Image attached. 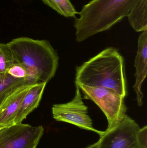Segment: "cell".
Masks as SVG:
<instances>
[{"mask_svg": "<svg viewBox=\"0 0 147 148\" xmlns=\"http://www.w3.org/2000/svg\"><path fill=\"white\" fill-rule=\"evenodd\" d=\"M124 60L115 49H105L77 69L76 85L104 87L127 94Z\"/></svg>", "mask_w": 147, "mask_h": 148, "instance_id": "cell-1", "label": "cell"}, {"mask_svg": "<svg viewBox=\"0 0 147 148\" xmlns=\"http://www.w3.org/2000/svg\"><path fill=\"white\" fill-rule=\"evenodd\" d=\"M18 64L25 68L36 83L49 82L56 74L58 56L47 40L21 37L7 43Z\"/></svg>", "mask_w": 147, "mask_h": 148, "instance_id": "cell-2", "label": "cell"}, {"mask_svg": "<svg viewBox=\"0 0 147 148\" xmlns=\"http://www.w3.org/2000/svg\"><path fill=\"white\" fill-rule=\"evenodd\" d=\"M138 0H92L83 7L74 27L78 42L106 31L127 16Z\"/></svg>", "mask_w": 147, "mask_h": 148, "instance_id": "cell-3", "label": "cell"}, {"mask_svg": "<svg viewBox=\"0 0 147 148\" xmlns=\"http://www.w3.org/2000/svg\"><path fill=\"white\" fill-rule=\"evenodd\" d=\"M84 95V98L93 101L107 117L109 131L116 126L126 114L127 107L124 97L114 90L104 87H91L76 85Z\"/></svg>", "mask_w": 147, "mask_h": 148, "instance_id": "cell-4", "label": "cell"}, {"mask_svg": "<svg viewBox=\"0 0 147 148\" xmlns=\"http://www.w3.org/2000/svg\"><path fill=\"white\" fill-rule=\"evenodd\" d=\"M88 108L83 101L80 89L76 85L75 97L70 101L55 104L52 108L53 117L57 121L63 122L75 125L79 128L98 134L100 136L104 131L94 128L92 121L88 115Z\"/></svg>", "mask_w": 147, "mask_h": 148, "instance_id": "cell-5", "label": "cell"}, {"mask_svg": "<svg viewBox=\"0 0 147 148\" xmlns=\"http://www.w3.org/2000/svg\"><path fill=\"white\" fill-rule=\"evenodd\" d=\"M140 128L127 114L109 131H104L98 140V148H143L137 134Z\"/></svg>", "mask_w": 147, "mask_h": 148, "instance_id": "cell-6", "label": "cell"}, {"mask_svg": "<svg viewBox=\"0 0 147 148\" xmlns=\"http://www.w3.org/2000/svg\"><path fill=\"white\" fill-rule=\"evenodd\" d=\"M45 129L20 123L0 129V148H36Z\"/></svg>", "mask_w": 147, "mask_h": 148, "instance_id": "cell-7", "label": "cell"}, {"mask_svg": "<svg viewBox=\"0 0 147 148\" xmlns=\"http://www.w3.org/2000/svg\"><path fill=\"white\" fill-rule=\"evenodd\" d=\"M35 84L23 85L9 95L0 106V129L15 125V119L22 102Z\"/></svg>", "mask_w": 147, "mask_h": 148, "instance_id": "cell-8", "label": "cell"}, {"mask_svg": "<svg viewBox=\"0 0 147 148\" xmlns=\"http://www.w3.org/2000/svg\"><path fill=\"white\" fill-rule=\"evenodd\" d=\"M134 66L136 73L133 88L136 94L138 105L141 107L143 104V98L142 86L147 74V30L142 32L139 37Z\"/></svg>", "mask_w": 147, "mask_h": 148, "instance_id": "cell-9", "label": "cell"}, {"mask_svg": "<svg viewBox=\"0 0 147 148\" xmlns=\"http://www.w3.org/2000/svg\"><path fill=\"white\" fill-rule=\"evenodd\" d=\"M47 84H36L29 90L22 102L15 119V124L22 123L27 116L38 108Z\"/></svg>", "mask_w": 147, "mask_h": 148, "instance_id": "cell-10", "label": "cell"}, {"mask_svg": "<svg viewBox=\"0 0 147 148\" xmlns=\"http://www.w3.org/2000/svg\"><path fill=\"white\" fill-rule=\"evenodd\" d=\"M30 79H17L11 76L7 73H0V106L5 100L23 85L35 84Z\"/></svg>", "mask_w": 147, "mask_h": 148, "instance_id": "cell-11", "label": "cell"}, {"mask_svg": "<svg viewBox=\"0 0 147 148\" xmlns=\"http://www.w3.org/2000/svg\"><path fill=\"white\" fill-rule=\"evenodd\" d=\"M127 17L130 25L135 31L147 30V0H138Z\"/></svg>", "mask_w": 147, "mask_h": 148, "instance_id": "cell-12", "label": "cell"}, {"mask_svg": "<svg viewBox=\"0 0 147 148\" xmlns=\"http://www.w3.org/2000/svg\"><path fill=\"white\" fill-rule=\"evenodd\" d=\"M59 14L66 17H76L78 14L70 0H41Z\"/></svg>", "mask_w": 147, "mask_h": 148, "instance_id": "cell-13", "label": "cell"}, {"mask_svg": "<svg viewBox=\"0 0 147 148\" xmlns=\"http://www.w3.org/2000/svg\"><path fill=\"white\" fill-rule=\"evenodd\" d=\"M18 64L7 43L0 42V73H7L10 68Z\"/></svg>", "mask_w": 147, "mask_h": 148, "instance_id": "cell-14", "label": "cell"}, {"mask_svg": "<svg viewBox=\"0 0 147 148\" xmlns=\"http://www.w3.org/2000/svg\"><path fill=\"white\" fill-rule=\"evenodd\" d=\"M7 73L10 75L11 76L13 77L14 78H17V79L28 78V79H31L29 77L26 69L20 64H18L14 65L9 69ZM31 80H33L32 79Z\"/></svg>", "mask_w": 147, "mask_h": 148, "instance_id": "cell-15", "label": "cell"}, {"mask_svg": "<svg viewBox=\"0 0 147 148\" xmlns=\"http://www.w3.org/2000/svg\"><path fill=\"white\" fill-rule=\"evenodd\" d=\"M137 138L140 145L143 148H147V127L140 128L137 134Z\"/></svg>", "mask_w": 147, "mask_h": 148, "instance_id": "cell-16", "label": "cell"}, {"mask_svg": "<svg viewBox=\"0 0 147 148\" xmlns=\"http://www.w3.org/2000/svg\"><path fill=\"white\" fill-rule=\"evenodd\" d=\"M86 148H98V141L96 143L89 146Z\"/></svg>", "mask_w": 147, "mask_h": 148, "instance_id": "cell-17", "label": "cell"}]
</instances>
